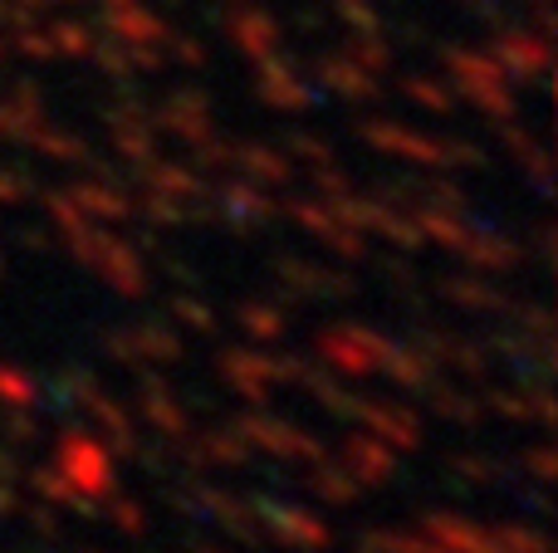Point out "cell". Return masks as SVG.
<instances>
[{"label":"cell","mask_w":558,"mask_h":553,"mask_svg":"<svg viewBox=\"0 0 558 553\" xmlns=\"http://www.w3.org/2000/svg\"><path fill=\"white\" fill-rule=\"evenodd\" d=\"M59 470H64V480L78 495H94V500L113 495V486H118L113 451L98 437H84V431H64V441H59Z\"/></svg>","instance_id":"obj_1"},{"label":"cell","mask_w":558,"mask_h":553,"mask_svg":"<svg viewBox=\"0 0 558 553\" xmlns=\"http://www.w3.org/2000/svg\"><path fill=\"white\" fill-rule=\"evenodd\" d=\"M235 431H241L245 446H260V451H270V456H284V460H308V466H314V460L328 456L308 431L289 427V421H275V417H255V411H245V417L235 421Z\"/></svg>","instance_id":"obj_2"},{"label":"cell","mask_w":558,"mask_h":553,"mask_svg":"<svg viewBox=\"0 0 558 553\" xmlns=\"http://www.w3.org/2000/svg\"><path fill=\"white\" fill-rule=\"evenodd\" d=\"M387 343H392V339H383V333H373V329H353V323H348V329L324 333V339H318V353H324V362H333L338 372H348V378H367V372L383 368Z\"/></svg>","instance_id":"obj_3"},{"label":"cell","mask_w":558,"mask_h":553,"mask_svg":"<svg viewBox=\"0 0 558 553\" xmlns=\"http://www.w3.org/2000/svg\"><path fill=\"white\" fill-rule=\"evenodd\" d=\"M221 378L231 382V388L241 392L245 402L265 407L279 382H289V372H284V362H275V358H260V353H241V348H231V353H221Z\"/></svg>","instance_id":"obj_4"},{"label":"cell","mask_w":558,"mask_h":553,"mask_svg":"<svg viewBox=\"0 0 558 553\" xmlns=\"http://www.w3.org/2000/svg\"><path fill=\"white\" fill-rule=\"evenodd\" d=\"M78 407L88 411V417L98 421V431H104V441H108V451H113V456H133L137 446H143V441H137V427H133V417H128L123 407H118L113 397H108L104 388H88L84 397H78Z\"/></svg>","instance_id":"obj_5"},{"label":"cell","mask_w":558,"mask_h":553,"mask_svg":"<svg viewBox=\"0 0 558 553\" xmlns=\"http://www.w3.org/2000/svg\"><path fill=\"white\" fill-rule=\"evenodd\" d=\"M255 509H260L265 525H270L275 539H284V544H294V549H328L333 544V534H328L314 515H304V509L275 505V500H255Z\"/></svg>","instance_id":"obj_6"},{"label":"cell","mask_w":558,"mask_h":553,"mask_svg":"<svg viewBox=\"0 0 558 553\" xmlns=\"http://www.w3.org/2000/svg\"><path fill=\"white\" fill-rule=\"evenodd\" d=\"M289 216H294V221L304 225V231H314L333 255H348V260H363V255H367V241H363V235H357L348 221H338L333 211H318V206L299 201Z\"/></svg>","instance_id":"obj_7"},{"label":"cell","mask_w":558,"mask_h":553,"mask_svg":"<svg viewBox=\"0 0 558 553\" xmlns=\"http://www.w3.org/2000/svg\"><path fill=\"white\" fill-rule=\"evenodd\" d=\"M94 270L104 274L118 294H128V299H143V294H147L143 265H137L133 250H128V245H118L113 235H104V245H98V255H94Z\"/></svg>","instance_id":"obj_8"},{"label":"cell","mask_w":558,"mask_h":553,"mask_svg":"<svg viewBox=\"0 0 558 553\" xmlns=\"http://www.w3.org/2000/svg\"><path fill=\"white\" fill-rule=\"evenodd\" d=\"M137 407H143V417L153 421L162 437H172V441L186 437V411H182V402L172 397V388H167L157 372H143V392H137Z\"/></svg>","instance_id":"obj_9"},{"label":"cell","mask_w":558,"mask_h":553,"mask_svg":"<svg viewBox=\"0 0 558 553\" xmlns=\"http://www.w3.org/2000/svg\"><path fill=\"white\" fill-rule=\"evenodd\" d=\"M426 534H432L446 553H500L495 529H481V525L456 519V515H426Z\"/></svg>","instance_id":"obj_10"},{"label":"cell","mask_w":558,"mask_h":553,"mask_svg":"<svg viewBox=\"0 0 558 553\" xmlns=\"http://www.w3.org/2000/svg\"><path fill=\"white\" fill-rule=\"evenodd\" d=\"M343 460H348L357 486H383V480H392V470H397V451L383 446V441H373V437H348Z\"/></svg>","instance_id":"obj_11"},{"label":"cell","mask_w":558,"mask_h":553,"mask_svg":"<svg viewBox=\"0 0 558 553\" xmlns=\"http://www.w3.org/2000/svg\"><path fill=\"white\" fill-rule=\"evenodd\" d=\"M357 417H363L373 431H383L392 446H402V451L422 446V421H416L407 407H392V402H357Z\"/></svg>","instance_id":"obj_12"},{"label":"cell","mask_w":558,"mask_h":553,"mask_svg":"<svg viewBox=\"0 0 558 553\" xmlns=\"http://www.w3.org/2000/svg\"><path fill=\"white\" fill-rule=\"evenodd\" d=\"M186 460L192 466H245L251 460V446L241 441V431H206V437H196L192 446H186Z\"/></svg>","instance_id":"obj_13"},{"label":"cell","mask_w":558,"mask_h":553,"mask_svg":"<svg viewBox=\"0 0 558 553\" xmlns=\"http://www.w3.org/2000/svg\"><path fill=\"white\" fill-rule=\"evenodd\" d=\"M279 274H284L289 294H353V280L348 274H333L324 265H304V260H279Z\"/></svg>","instance_id":"obj_14"},{"label":"cell","mask_w":558,"mask_h":553,"mask_svg":"<svg viewBox=\"0 0 558 553\" xmlns=\"http://www.w3.org/2000/svg\"><path fill=\"white\" fill-rule=\"evenodd\" d=\"M383 372L397 382V388L422 392L426 382H432L436 362L426 358V353H416V348H402V343H387V353H383Z\"/></svg>","instance_id":"obj_15"},{"label":"cell","mask_w":558,"mask_h":553,"mask_svg":"<svg viewBox=\"0 0 558 553\" xmlns=\"http://www.w3.org/2000/svg\"><path fill=\"white\" fill-rule=\"evenodd\" d=\"M128 343H133V353H137V368H153V362H177V358H182V339H177V333H167L162 323H137V329H128Z\"/></svg>","instance_id":"obj_16"},{"label":"cell","mask_w":558,"mask_h":553,"mask_svg":"<svg viewBox=\"0 0 558 553\" xmlns=\"http://www.w3.org/2000/svg\"><path fill=\"white\" fill-rule=\"evenodd\" d=\"M432 388V382H426ZM432 411L436 417H446V421H461V427H481L485 421V407L471 397V392H461V388H432Z\"/></svg>","instance_id":"obj_17"},{"label":"cell","mask_w":558,"mask_h":553,"mask_svg":"<svg viewBox=\"0 0 558 553\" xmlns=\"http://www.w3.org/2000/svg\"><path fill=\"white\" fill-rule=\"evenodd\" d=\"M461 255H465L471 265H485V270H510V265H520V245L495 241V235H481V231L465 235Z\"/></svg>","instance_id":"obj_18"},{"label":"cell","mask_w":558,"mask_h":553,"mask_svg":"<svg viewBox=\"0 0 558 553\" xmlns=\"http://www.w3.org/2000/svg\"><path fill=\"white\" fill-rule=\"evenodd\" d=\"M318 466V460H314ZM308 490H314L318 500H328V505H353L357 495H363V486L353 480V470H333L328 466V456H324V466L308 476Z\"/></svg>","instance_id":"obj_19"},{"label":"cell","mask_w":558,"mask_h":553,"mask_svg":"<svg viewBox=\"0 0 558 553\" xmlns=\"http://www.w3.org/2000/svg\"><path fill=\"white\" fill-rule=\"evenodd\" d=\"M441 290H446V299L461 304V309L495 314V309H505V304H510L500 290H495V284H485V280H441Z\"/></svg>","instance_id":"obj_20"},{"label":"cell","mask_w":558,"mask_h":553,"mask_svg":"<svg viewBox=\"0 0 558 553\" xmlns=\"http://www.w3.org/2000/svg\"><path fill=\"white\" fill-rule=\"evenodd\" d=\"M226 216H231V221L241 225V231H251V225H265V221H270L275 206L265 201V196L241 192V186H235V192H226Z\"/></svg>","instance_id":"obj_21"},{"label":"cell","mask_w":558,"mask_h":553,"mask_svg":"<svg viewBox=\"0 0 558 553\" xmlns=\"http://www.w3.org/2000/svg\"><path fill=\"white\" fill-rule=\"evenodd\" d=\"M235 319H241L255 339H284V333H289L284 309H270V304H241V309H235Z\"/></svg>","instance_id":"obj_22"},{"label":"cell","mask_w":558,"mask_h":553,"mask_svg":"<svg viewBox=\"0 0 558 553\" xmlns=\"http://www.w3.org/2000/svg\"><path fill=\"white\" fill-rule=\"evenodd\" d=\"M74 201L84 206L88 216H98V221H128V216H133L123 196H108V192H98V186H78Z\"/></svg>","instance_id":"obj_23"},{"label":"cell","mask_w":558,"mask_h":553,"mask_svg":"<svg viewBox=\"0 0 558 553\" xmlns=\"http://www.w3.org/2000/svg\"><path fill=\"white\" fill-rule=\"evenodd\" d=\"M495 544H500V553H549V539H544L539 529H530V525L495 529Z\"/></svg>","instance_id":"obj_24"},{"label":"cell","mask_w":558,"mask_h":553,"mask_svg":"<svg viewBox=\"0 0 558 553\" xmlns=\"http://www.w3.org/2000/svg\"><path fill=\"white\" fill-rule=\"evenodd\" d=\"M35 397H39V388L35 382L25 378V372H15V368H5V362H0V402H5V407H35Z\"/></svg>","instance_id":"obj_25"},{"label":"cell","mask_w":558,"mask_h":553,"mask_svg":"<svg viewBox=\"0 0 558 553\" xmlns=\"http://www.w3.org/2000/svg\"><path fill=\"white\" fill-rule=\"evenodd\" d=\"M451 470L461 480H471V486H495V480L505 476V466H500V460H490V456H456Z\"/></svg>","instance_id":"obj_26"},{"label":"cell","mask_w":558,"mask_h":553,"mask_svg":"<svg viewBox=\"0 0 558 553\" xmlns=\"http://www.w3.org/2000/svg\"><path fill=\"white\" fill-rule=\"evenodd\" d=\"M0 437H5L10 446H29V441L39 437V421L25 417V407H10L5 417H0Z\"/></svg>","instance_id":"obj_27"},{"label":"cell","mask_w":558,"mask_h":553,"mask_svg":"<svg viewBox=\"0 0 558 553\" xmlns=\"http://www.w3.org/2000/svg\"><path fill=\"white\" fill-rule=\"evenodd\" d=\"M172 314H177V319H182V323H186V329L206 333V339H211V333H216V314H211V309H206V304L186 299V294H177V299H172Z\"/></svg>","instance_id":"obj_28"},{"label":"cell","mask_w":558,"mask_h":553,"mask_svg":"<svg viewBox=\"0 0 558 553\" xmlns=\"http://www.w3.org/2000/svg\"><path fill=\"white\" fill-rule=\"evenodd\" d=\"M108 519H113V529H123V534H147V515L143 505H133V500H113V509H108Z\"/></svg>","instance_id":"obj_29"},{"label":"cell","mask_w":558,"mask_h":553,"mask_svg":"<svg viewBox=\"0 0 558 553\" xmlns=\"http://www.w3.org/2000/svg\"><path fill=\"white\" fill-rule=\"evenodd\" d=\"M143 216H147V221H153V225H186V221H192V211H182V206H177V201H167V196H153Z\"/></svg>","instance_id":"obj_30"},{"label":"cell","mask_w":558,"mask_h":553,"mask_svg":"<svg viewBox=\"0 0 558 553\" xmlns=\"http://www.w3.org/2000/svg\"><path fill=\"white\" fill-rule=\"evenodd\" d=\"M49 216H54L64 231H78V225H88V211H78V201H69V196H49Z\"/></svg>","instance_id":"obj_31"},{"label":"cell","mask_w":558,"mask_h":553,"mask_svg":"<svg viewBox=\"0 0 558 553\" xmlns=\"http://www.w3.org/2000/svg\"><path fill=\"white\" fill-rule=\"evenodd\" d=\"M20 515L29 519V529H35V534H45V539H59V515H54V509H39V505H20Z\"/></svg>","instance_id":"obj_32"},{"label":"cell","mask_w":558,"mask_h":553,"mask_svg":"<svg viewBox=\"0 0 558 553\" xmlns=\"http://www.w3.org/2000/svg\"><path fill=\"white\" fill-rule=\"evenodd\" d=\"M245 162L255 167V176H265V182H289V167L284 162H275V157H265V152H245Z\"/></svg>","instance_id":"obj_33"},{"label":"cell","mask_w":558,"mask_h":553,"mask_svg":"<svg viewBox=\"0 0 558 553\" xmlns=\"http://www.w3.org/2000/svg\"><path fill=\"white\" fill-rule=\"evenodd\" d=\"M157 186L162 192H196V176H186L182 167H157Z\"/></svg>","instance_id":"obj_34"},{"label":"cell","mask_w":558,"mask_h":553,"mask_svg":"<svg viewBox=\"0 0 558 553\" xmlns=\"http://www.w3.org/2000/svg\"><path fill=\"white\" fill-rule=\"evenodd\" d=\"M530 470H534V480H539V486H549V480H554V456H549V446H534V451H530Z\"/></svg>","instance_id":"obj_35"},{"label":"cell","mask_w":558,"mask_h":553,"mask_svg":"<svg viewBox=\"0 0 558 553\" xmlns=\"http://www.w3.org/2000/svg\"><path fill=\"white\" fill-rule=\"evenodd\" d=\"M15 509H20L15 490H10V480H0V519H5V515H15Z\"/></svg>","instance_id":"obj_36"},{"label":"cell","mask_w":558,"mask_h":553,"mask_svg":"<svg viewBox=\"0 0 558 553\" xmlns=\"http://www.w3.org/2000/svg\"><path fill=\"white\" fill-rule=\"evenodd\" d=\"M196 553H216V549H196Z\"/></svg>","instance_id":"obj_37"},{"label":"cell","mask_w":558,"mask_h":553,"mask_svg":"<svg viewBox=\"0 0 558 553\" xmlns=\"http://www.w3.org/2000/svg\"><path fill=\"white\" fill-rule=\"evenodd\" d=\"M0 270H5V260H0Z\"/></svg>","instance_id":"obj_38"}]
</instances>
